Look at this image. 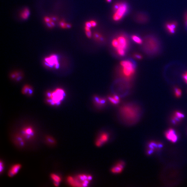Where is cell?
I'll list each match as a JSON object with an SVG mask.
<instances>
[{
  "mask_svg": "<svg viewBox=\"0 0 187 187\" xmlns=\"http://www.w3.org/2000/svg\"><path fill=\"white\" fill-rule=\"evenodd\" d=\"M120 65L122 76L127 81L130 80L135 73L136 67L135 65L131 61L126 60L120 62Z\"/></svg>",
  "mask_w": 187,
  "mask_h": 187,
  "instance_id": "cell-4",
  "label": "cell"
},
{
  "mask_svg": "<svg viewBox=\"0 0 187 187\" xmlns=\"http://www.w3.org/2000/svg\"><path fill=\"white\" fill-rule=\"evenodd\" d=\"M184 117V115L183 113L180 111H176L174 113V114L172 116V122L173 124H176V123L180 121V120H182Z\"/></svg>",
  "mask_w": 187,
  "mask_h": 187,
  "instance_id": "cell-14",
  "label": "cell"
},
{
  "mask_svg": "<svg viewBox=\"0 0 187 187\" xmlns=\"http://www.w3.org/2000/svg\"><path fill=\"white\" fill-rule=\"evenodd\" d=\"M177 26V23L176 22L168 23L166 24V29L170 34H173L175 32Z\"/></svg>",
  "mask_w": 187,
  "mask_h": 187,
  "instance_id": "cell-15",
  "label": "cell"
},
{
  "mask_svg": "<svg viewBox=\"0 0 187 187\" xmlns=\"http://www.w3.org/2000/svg\"><path fill=\"white\" fill-rule=\"evenodd\" d=\"M60 26L64 28H69L71 26L70 24H66V23L63 22H61L60 23Z\"/></svg>",
  "mask_w": 187,
  "mask_h": 187,
  "instance_id": "cell-26",
  "label": "cell"
},
{
  "mask_svg": "<svg viewBox=\"0 0 187 187\" xmlns=\"http://www.w3.org/2000/svg\"><path fill=\"white\" fill-rule=\"evenodd\" d=\"M94 101L95 103L98 106H103L106 103V101L104 99L100 98L98 96L94 97Z\"/></svg>",
  "mask_w": 187,
  "mask_h": 187,
  "instance_id": "cell-19",
  "label": "cell"
},
{
  "mask_svg": "<svg viewBox=\"0 0 187 187\" xmlns=\"http://www.w3.org/2000/svg\"><path fill=\"white\" fill-rule=\"evenodd\" d=\"M22 134L23 137L26 139H31L34 137V131L33 127L30 126L25 127L22 131Z\"/></svg>",
  "mask_w": 187,
  "mask_h": 187,
  "instance_id": "cell-8",
  "label": "cell"
},
{
  "mask_svg": "<svg viewBox=\"0 0 187 187\" xmlns=\"http://www.w3.org/2000/svg\"><path fill=\"white\" fill-rule=\"evenodd\" d=\"M4 168L3 163L2 161H1V164H0V170H1V173H2V172Z\"/></svg>",
  "mask_w": 187,
  "mask_h": 187,
  "instance_id": "cell-31",
  "label": "cell"
},
{
  "mask_svg": "<svg viewBox=\"0 0 187 187\" xmlns=\"http://www.w3.org/2000/svg\"><path fill=\"white\" fill-rule=\"evenodd\" d=\"M124 166V163L123 162H119L116 163L111 169V172L114 174L121 173L122 171Z\"/></svg>",
  "mask_w": 187,
  "mask_h": 187,
  "instance_id": "cell-13",
  "label": "cell"
},
{
  "mask_svg": "<svg viewBox=\"0 0 187 187\" xmlns=\"http://www.w3.org/2000/svg\"><path fill=\"white\" fill-rule=\"evenodd\" d=\"M66 96L65 90L61 88H58L47 92L46 101L51 105L58 106L64 101Z\"/></svg>",
  "mask_w": 187,
  "mask_h": 187,
  "instance_id": "cell-2",
  "label": "cell"
},
{
  "mask_svg": "<svg viewBox=\"0 0 187 187\" xmlns=\"http://www.w3.org/2000/svg\"><path fill=\"white\" fill-rule=\"evenodd\" d=\"M22 93L25 95L30 96L33 94V90L32 87L28 85H25L22 89Z\"/></svg>",
  "mask_w": 187,
  "mask_h": 187,
  "instance_id": "cell-16",
  "label": "cell"
},
{
  "mask_svg": "<svg viewBox=\"0 0 187 187\" xmlns=\"http://www.w3.org/2000/svg\"><path fill=\"white\" fill-rule=\"evenodd\" d=\"M94 38L97 41H102L103 40V38L102 36L101 35L100 33H95L94 34Z\"/></svg>",
  "mask_w": 187,
  "mask_h": 187,
  "instance_id": "cell-25",
  "label": "cell"
},
{
  "mask_svg": "<svg viewBox=\"0 0 187 187\" xmlns=\"http://www.w3.org/2000/svg\"><path fill=\"white\" fill-rule=\"evenodd\" d=\"M133 56L134 58L138 60H141L143 58L142 55L139 53H135L133 55Z\"/></svg>",
  "mask_w": 187,
  "mask_h": 187,
  "instance_id": "cell-27",
  "label": "cell"
},
{
  "mask_svg": "<svg viewBox=\"0 0 187 187\" xmlns=\"http://www.w3.org/2000/svg\"><path fill=\"white\" fill-rule=\"evenodd\" d=\"M45 65L47 67L57 69L59 67V58L57 55L52 54L45 58L44 60Z\"/></svg>",
  "mask_w": 187,
  "mask_h": 187,
  "instance_id": "cell-6",
  "label": "cell"
},
{
  "mask_svg": "<svg viewBox=\"0 0 187 187\" xmlns=\"http://www.w3.org/2000/svg\"><path fill=\"white\" fill-rule=\"evenodd\" d=\"M132 40L135 43L139 44H142L143 43V41L142 39L137 35H133L131 37Z\"/></svg>",
  "mask_w": 187,
  "mask_h": 187,
  "instance_id": "cell-22",
  "label": "cell"
},
{
  "mask_svg": "<svg viewBox=\"0 0 187 187\" xmlns=\"http://www.w3.org/2000/svg\"><path fill=\"white\" fill-rule=\"evenodd\" d=\"M161 43L158 39L153 36H148L144 43L145 52L151 56L157 54L161 50Z\"/></svg>",
  "mask_w": 187,
  "mask_h": 187,
  "instance_id": "cell-3",
  "label": "cell"
},
{
  "mask_svg": "<svg viewBox=\"0 0 187 187\" xmlns=\"http://www.w3.org/2000/svg\"><path fill=\"white\" fill-rule=\"evenodd\" d=\"M122 120L127 124H132L136 122L140 115V110L138 107L132 105H125L120 110Z\"/></svg>",
  "mask_w": 187,
  "mask_h": 187,
  "instance_id": "cell-1",
  "label": "cell"
},
{
  "mask_svg": "<svg viewBox=\"0 0 187 187\" xmlns=\"http://www.w3.org/2000/svg\"><path fill=\"white\" fill-rule=\"evenodd\" d=\"M108 134L106 133H103L100 134L99 138L95 142L96 145L97 147L101 146L104 143H106L108 140Z\"/></svg>",
  "mask_w": 187,
  "mask_h": 187,
  "instance_id": "cell-10",
  "label": "cell"
},
{
  "mask_svg": "<svg viewBox=\"0 0 187 187\" xmlns=\"http://www.w3.org/2000/svg\"><path fill=\"white\" fill-rule=\"evenodd\" d=\"M21 165L20 164H16L13 165L11 166L8 171V176L10 177H12L15 176L19 172L21 168Z\"/></svg>",
  "mask_w": 187,
  "mask_h": 187,
  "instance_id": "cell-11",
  "label": "cell"
},
{
  "mask_svg": "<svg viewBox=\"0 0 187 187\" xmlns=\"http://www.w3.org/2000/svg\"><path fill=\"white\" fill-rule=\"evenodd\" d=\"M11 78L17 81H20L22 78V74L20 72L15 71L11 73Z\"/></svg>",
  "mask_w": 187,
  "mask_h": 187,
  "instance_id": "cell-20",
  "label": "cell"
},
{
  "mask_svg": "<svg viewBox=\"0 0 187 187\" xmlns=\"http://www.w3.org/2000/svg\"><path fill=\"white\" fill-rule=\"evenodd\" d=\"M47 140L48 141L49 143H51V144H53V143H54V139L51 137H48L47 138Z\"/></svg>",
  "mask_w": 187,
  "mask_h": 187,
  "instance_id": "cell-30",
  "label": "cell"
},
{
  "mask_svg": "<svg viewBox=\"0 0 187 187\" xmlns=\"http://www.w3.org/2000/svg\"><path fill=\"white\" fill-rule=\"evenodd\" d=\"M118 41V46L116 50L122 49L126 51L129 46L128 38L124 35H120L117 37Z\"/></svg>",
  "mask_w": 187,
  "mask_h": 187,
  "instance_id": "cell-7",
  "label": "cell"
},
{
  "mask_svg": "<svg viewBox=\"0 0 187 187\" xmlns=\"http://www.w3.org/2000/svg\"><path fill=\"white\" fill-rule=\"evenodd\" d=\"M175 95L177 98H180L182 94V91L181 89L178 87L175 88L174 89Z\"/></svg>",
  "mask_w": 187,
  "mask_h": 187,
  "instance_id": "cell-23",
  "label": "cell"
},
{
  "mask_svg": "<svg viewBox=\"0 0 187 187\" xmlns=\"http://www.w3.org/2000/svg\"><path fill=\"white\" fill-rule=\"evenodd\" d=\"M90 28H91L90 27L85 26V30L86 35V37L89 38H91L92 36V33H91Z\"/></svg>",
  "mask_w": 187,
  "mask_h": 187,
  "instance_id": "cell-24",
  "label": "cell"
},
{
  "mask_svg": "<svg viewBox=\"0 0 187 187\" xmlns=\"http://www.w3.org/2000/svg\"><path fill=\"white\" fill-rule=\"evenodd\" d=\"M50 177L54 182V185L56 186H59L60 182L61 181V177L57 174L54 173L51 174Z\"/></svg>",
  "mask_w": 187,
  "mask_h": 187,
  "instance_id": "cell-17",
  "label": "cell"
},
{
  "mask_svg": "<svg viewBox=\"0 0 187 187\" xmlns=\"http://www.w3.org/2000/svg\"><path fill=\"white\" fill-rule=\"evenodd\" d=\"M106 1L108 3H110L111 2L112 0H106Z\"/></svg>",
  "mask_w": 187,
  "mask_h": 187,
  "instance_id": "cell-33",
  "label": "cell"
},
{
  "mask_svg": "<svg viewBox=\"0 0 187 187\" xmlns=\"http://www.w3.org/2000/svg\"><path fill=\"white\" fill-rule=\"evenodd\" d=\"M108 100L111 103L115 105L118 104L120 102V97L119 96L116 95L109 96Z\"/></svg>",
  "mask_w": 187,
  "mask_h": 187,
  "instance_id": "cell-18",
  "label": "cell"
},
{
  "mask_svg": "<svg viewBox=\"0 0 187 187\" xmlns=\"http://www.w3.org/2000/svg\"><path fill=\"white\" fill-rule=\"evenodd\" d=\"M30 14V11L29 9L27 8H25L22 11L21 14V17L23 20H26L28 18Z\"/></svg>",
  "mask_w": 187,
  "mask_h": 187,
  "instance_id": "cell-21",
  "label": "cell"
},
{
  "mask_svg": "<svg viewBox=\"0 0 187 187\" xmlns=\"http://www.w3.org/2000/svg\"><path fill=\"white\" fill-rule=\"evenodd\" d=\"M90 25H91V27H94L96 26L97 25V23L96 21H95L94 20H91L90 21Z\"/></svg>",
  "mask_w": 187,
  "mask_h": 187,
  "instance_id": "cell-28",
  "label": "cell"
},
{
  "mask_svg": "<svg viewBox=\"0 0 187 187\" xmlns=\"http://www.w3.org/2000/svg\"><path fill=\"white\" fill-rule=\"evenodd\" d=\"M163 147L161 144L154 142H151L149 144L148 150V154H150L153 153L155 149L161 148Z\"/></svg>",
  "mask_w": 187,
  "mask_h": 187,
  "instance_id": "cell-12",
  "label": "cell"
},
{
  "mask_svg": "<svg viewBox=\"0 0 187 187\" xmlns=\"http://www.w3.org/2000/svg\"><path fill=\"white\" fill-rule=\"evenodd\" d=\"M182 77H183L184 81L187 84V71L183 74Z\"/></svg>",
  "mask_w": 187,
  "mask_h": 187,
  "instance_id": "cell-29",
  "label": "cell"
},
{
  "mask_svg": "<svg viewBox=\"0 0 187 187\" xmlns=\"http://www.w3.org/2000/svg\"><path fill=\"white\" fill-rule=\"evenodd\" d=\"M165 135L167 139L172 143H176L178 140L177 133L173 129H169L167 130Z\"/></svg>",
  "mask_w": 187,
  "mask_h": 187,
  "instance_id": "cell-9",
  "label": "cell"
},
{
  "mask_svg": "<svg viewBox=\"0 0 187 187\" xmlns=\"http://www.w3.org/2000/svg\"><path fill=\"white\" fill-rule=\"evenodd\" d=\"M186 26L187 28V14L186 15L185 17Z\"/></svg>",
  "mask_w": 187,
  "mask_h": 187,
  "instance_id": "cell-32",
  "label": "cell"
},
{
  "mask_svg": "<svg viewBox=\"0 0 187 187\" xmlns=\"http://www.w3.org/2000/svg\"><path fill=\"white\" fill-rule=\"evenodd\" d=\"M114 13L112 18L115 21L121 20L127 12L128 7L127 4L123 2L117 3L114 6Z\"/></svg>",
  "mask_w": 187,
  "mask_h": 187,
  "instance_id": "cell-5",
  "label": "cell"
}]
</instances>
